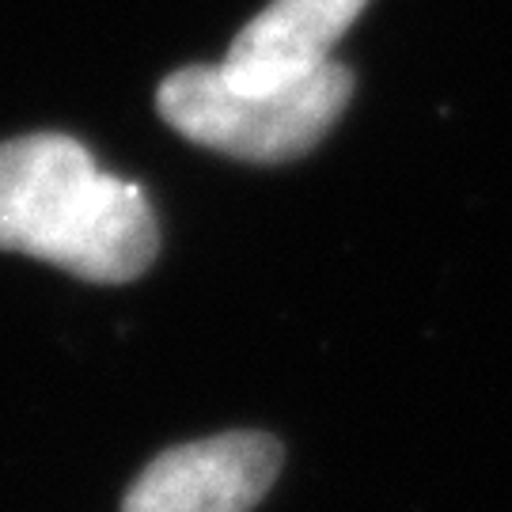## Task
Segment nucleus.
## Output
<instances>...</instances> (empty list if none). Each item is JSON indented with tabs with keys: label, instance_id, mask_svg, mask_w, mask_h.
I'll return each instance as SVG.
<instances>
[{
	"label": "nucleus",
	"instance_id": "nucleus-4",
	"mask_svg": "<svg viewBox=\"0 0 512 512\" xmlns=\"http://www.w3.org/2000/svg\"><path fill=\"white\" fill-rule=\"evenodd\" d=\"M368 0H270L224 57L220 73L236 88L266 92L319 73L330 46L353 27Z\"/></svg>",
	"mask_w": 512,
	"mask_h": 512
},
{
	"label": "nucleus",
	"instance_id": "nucleus-3",
	"mask_svg": "<svg viewBox=\"0 0 512 512\" xmlns=\"http://www.w3.org/2000/svg\"><path fill=\"white\" fill-rule=\"evenodd\" d=\"M281 444L266 433L179 444L148 463L122 512H251L281 471Z\"/></svg>",
	"mask_w": 512,
	"mask_h": 512
},
{
	"label": "nucleus",
	"instance_id": "nucleus-2",
	"mask_svg": "<svg viewBox=\"0 0 512 512\" xmlns=\"http://www.w3.org/2000/svg\"><path fill=\"white\" fill-rule=\"evenodd\" d=\"M353 95L346 65L327 61L319 73L285 88L247 92L224 80L220 65H186L160 84L156 107L171 129L194 145L217 148L251 164H285L327 137Z\"/></svg>",
	"mask_w": 512,
	"mask_h": 512
},
{
	"label": "nucleus",
	"instance_id": "nucleus-1",
	"mask_svg": "<svg viewBox=\"0 0 512 512\" xmlns=\"http://www.w3.org/2000/svg\"><path fill=\"white\" fill-rule=\"evenodd\" d=\"M0 251L118 285L152 266L160 228L141 186L99 171L76 137L35 133L0 145Z\"/></svg>",
	"mask_w": 512,
	"mask_h": 512
}]
</instances>
